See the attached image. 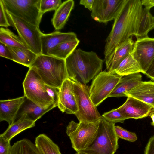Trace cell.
Returning a JSON list of instances; mask_svg holds the SVG:
<instances>
[{"mask_svg":"<svg viewBox=\"0 0 154 154\" xmlns=\"http://www.w3.org/2000/svg\"><path fill=\"white\" fill-rule=\"evenodd\" d=\"M100 122L77 123L72 121L69 123L66 133L72 147L76 152L86 149L93 143L97 134Z\"/></svg>","mask_w":154,"mask_h":154,"instance_id":"5","label":"cell"},{"mask_svg":"<svg viewBox=\"0 0 154 154\" xmlns=\"http://www.w3.org/2000/svg\"><path fill=\"white\" fill-rule=\"evenodd\" d=\"M10 142L0 136V154H9L11 147Z\"/></svg>","mask_w":154,"mask_h":154,"instance_id":"34","label":"cell"},{"mask_svg":"<svg viewBox=\"0 0 154 154\" xmlns=\"http://www.w3.org/2000/svg\"><path fill=\"white\" fill-rule=\"evenodd\" d=\"M24 96L0 101V120L9 125L14 121L16 115L24 100Z\"/></svg>","mask_w":154,"mask_h":154,"instance_id":"18","label":"cell"},{"mask_svg":"<svg viewBox=\"0 0 154 154\" xmlns=\"http://www.w3.org/2000/svg\"><path fill=\"white\" fill-rule=\"evenodd\" d=\"M142 81V76L140 73L122 76L109 97H125V94Z\"/></svg>","mask_w":154,"mask_h":154,"instance_id":"19","label":"cell"},{"mask_svg":"<svg viewBox=\"0 0 154 154\" xmlns=\"http://www.w3.org/2000/svg\"><path fill=\"white\" fill-rule=\"evenodd\" d=\"M74 91L78 108L75 114L79 122H94L102 117L90 96L89 88L86 85L73 81Z\"/></svg>","mask_w":154,"mask_h":154,"instance_id":"6","label":"cell"},{"mask_svg":"<svg viewBox=\"0 0 154 154\" xmlns=\"http://www.w3.org/2000/svg\"><path fill=\"white\" fill-rule=\"evenodd\" d=\"M115 124L102 116L94 141L82 151L88 154H114L118 148L119 139L115 132Z\"/></svg>","mask_w":154,"mask_h":154,"instance_id":"4","label":"cell"},{"mask_svg":"<svg viewBox=\"0 0 154 154\" xmlns=\"http://www.w3.org/2000/svg\"><path fill=\"white\" fill-rule=\"evenodd\" d=\"M131 54L138 63L141 72L145 74L154 59V38L137 39Z\"/></svg>","mask_w":154,"mask_h":154,"instance_id":"12","label":"cell"},{"mask_svg":"<svg viewBox=\"0 0 154 154\" xmlns=\"http://www.w3.org/2000/svg\"><path fill=\"white\" fill-rule=\"evenodd\" d=\"M115 71L121 76L141 72L138 63L131 53L121 62Z\"/></svg>","mask_w":154,"mask_h":154,"instance_id":"26","label":"cell"},{"mask_svg":"<svg viewBox=\"0 0 154 154\" xmlns=\"http://www.w3.org/2000/svg\"><path fill=\"white\" fill-rule=\"evenodd\" d=\"M9 154H40L30 140L24 138L15 143L11 146Z\"/></svg>","mask_w":154,"mask_h":154,"instance_id":"27","label":"cell"},{"mask_svg":"<svg viewBox=\"0 0 154 154\" xmlns=\"http://www.w3.org/2000/svg\"><path fill=\"white\" fill-rule=\"evenodd\" d=\"M144 154H154V135L149 139L145 147Z\"/></svg>","mask_w":154,"mask_h":154,"instance_id":"36","label":"cell"},{"mask_svg":"<svg viewBox=\"0 0 154 154\" xmlns=\"http://www.w3.org/2000/svg\"><path fill=\"white\" fill-rule=\"evenodd\" d=\"M149 115L152 120V122H151V124L154 126V112H151Z\"/></svg>","mask_w":154,"mask_h":154,"instance_id":"39","label":"cell"},{"mask_svg":"<svg viewBox=\"0 0 154 154\" xmlns=\"http://www.w3.org/2000/svg\"><path fill=\"white\" fill-rule=\"evenodd\" d=\"M122 76L115 71H104L94 78L89 92L90 98L96 107L109 97Z\"/></svg>","mask_w":154,"mask_h":154,"instance_id":"10","label":"cell"},{"mask_svg":"<svg viewBox=\"0 0 154 154\" xmlns=\"http://www.w3.org/2000/svg\"><path fill=\"white\" fill-rule=\"evenodd\" d=\"M77 39L76 34L73 32L63 33L57 31L49 34L42 33L41 37V54L48 55L49 51L58 45Z\"/></svg>","mask_w":154,"mask_h":154,"instance_id":"16","label":"cell"},{"mask_svg":"<svg viewBox=\"0 0 154 154\" xmlns=\"http://www.w3.org/2000/svg\"><path fill=\"white\" fill-rule=\"evenodd\" d=\"M9 48L12 55L13 61L29 68L38 56L28 48L11 47Z\"/></svg>","mask_w":154,"mask_h":154,"instance_id":"22","label":"cell"},{"mask_svg":"<svg viewBox=\"0 0 154 154\" xmlns=\"http://www.w3.org/2000/svg\"><path fill=\"white\" fill-rule=\"evenodd\" d=\"M145 74L148 77L154 80V59Z\"/></svg>","mask_w":154,"mask_h":154,"instance_id":"38","label":"cell"},{"mask_svg":"<svg viewBox=\"0 0 154 154\" xmlns=\"http://www.w3.org/2000/svg\"><path fill=\"white\" fill-rule=\"evenodd\" d=\"M23 85L24 96L37 105L47 107L54 103L47 93L45 83L33 69L29 68Z\"/></svg>","mask_w":154,"mask_h":154,"instance_id":"9","label":"cell"},{"mask_svg":"<svg viewBox=\"0 0 154 154\" xmlns=\"http://www.w3.org/2000/svg\"><path fill=\"white\" fill-rule=\"evenodd\" d=\"M6 10L15 16L39 27L43 14L41 0H2Z\"/></svg>","mask_w":154,"mask_h":154,"instance_id":"7","label":"cell"},{"mask_svg":"<svg viewBox=\"0 0 154 154\" xmlns=\"http://www.w3.org/2000/svg\"><path fill=\"white\" fill-rule=\"evenodd\" d=\"M153 29L154 17L150 9L143 6L141 0H126L114 20L105 45L114 51L119 45L133 36L137 39L148 37L149 32Z\"/></svg>","mask_w":154,"mask_h":154,"instance_id":"1","label":"cell"},{"mask_svg":"<svg viewBox=\"0 0 154 154\" xmlns=\"http://www.w3.org/2000/svg\"><path fill=\"white\" fill-rule=\"evenodd\" d=\"M134 44L132 37H131L116 47L108 71L115 70L121 62L132 52Z\"/></svg>","mask_w":154,"mask_h":154,"instance_id":"21","label":"cell"},{"mask_svg":"<svg viewBox=\"0 0 154 154\" xmlns=\"http://www.w3.org/2000/svg\"><path fill=\"white\" fill-rule=\"evenodd\" d=\"M0 56L13 60V56L9 47L0 42Z\"/></svg>","mask_w":154,"mask_h":154,"instance_id":"35","label":"cell"},{"mask_svg":"<svg viewBox=\"0 0 154 154\" xmlns=\"http://www.w3.org/2000/svg\"><path fill=\"white\" fill-rule=\"evenodd\" d=\"M79 42L77 39L61 43L50 50L48 55L65 60L76 49Z\"/></svg>","mask_w":154,"mask_h":154,"instance_id":"25","label":"cell"},{"mask_svg":"<svg viewBox=\"0 0 154 154\" xmlns=\"http://www.w3.org/2000/svg\"><path fill=\"white\" fill-rule=\"evenodd\" d=\"M35 122L26 119H19L9 125L6 131L0 135L6 140L11 141L22 131L35 126Z\"/></svg>","mask_w":154,"mask_h":154,"instance_id":"23","label":"cell"},{"mask_svg":"<svg viewBox=\"0 0 154 154\" xmlns=\"http://www.w3.org/2000/svg\"><path fill=\"white\" fill-rule=\"evenodd\" d=\"M29 68L34 69L45 84L60 88L68 78L65 60L51 55H38Z\"/></svg>","mask_w":154,"mask_h":154,"instance_id":"3","label":"cell"},{"mask_svg":"<svg viewBox=\"0 0 154 154\" xmlns=\"http://www.w3.org/2000/svg\"><path fill=\"white\" fill-rule=\"evenodd\" d=\"M74 5L73 0L66 1L62 2L55 11L51 22L56 30H60L63 28Z\"/></svg>","mask_w":154,"mask_h":154,"instance_id":"20","label":"cell"},{"mask_svg":"<svg viewBox=\"0 0 154 154\" xmlns=\"http://www.w3.org/2000/svg\"><path fill=\"white\" fill-rule=\"evenodd\" d=\"M94 1V0H81L79 1V4L91 11Z\"/></svg>","mask_w":154,"mask_h":154,"instance_id":"37","label":"cell"},{"mask_svg":"<svg viewBox=\"0 0 154 154\" xmlns=\"http://www.w3.org/2000/svg\"><path fill=\"white\" fill-rule=\"evenodd\" d=\"M68 78L86 85L102 70L104 60L93 51L75 49L65 60Z\"/></svg>","mask_w":154,"mask_h":154,"instance_id":"2","label":"cell"},{"mask_svg":"<svg viewBox=\"0 0 154 154\" xmlns=\"http://www.w3.org/2000/svg\"><path fill=\"white\" fill-rule=\"evenodd\" d=\"M0 42L9 47L27 48L19 37L8 29L2 27L0 28Z\"/></svg>","mask_w":154,"mask_h":154,"instance_id":"28","label":"cell"},{"mask_svg":"<svg viewBox=\"0 0 154 154\" xmlns=\"http://www.w3.org/2000/svg\"><path fill=\"white\" fill-rule=\"evenodd\" d=\"M152 109V107L148 104L128 97L125 103L116 109L127 119H136L147 117Z\"/></svg>","mask_w":154,"mask_h":154,"instance_id":"14","label":"cell"},{"mask_svg":"<svg viewBox=\"0 0 154 154\" xmlns=\"http://www.w3.org/2000/svg\"><path fill=\"white\" fill-rule=\"evenodd\" d=\"M35 143L40 154H61L58 146L44 134L36 137Z\"/></svg>","mask_w":154,"mask_h":154,"instance_id":"24","label":"cell"},{"mask_svg":"<svg viewBox=\"0 0 154 154\" xmlns=\"http://www.w3.org/2000/svg\"><path fill=\"white\" fill-rule=\"evenodd\" d=\"M24 96L23 102L16 115L14 122L19 119H28L35 122L45 113L57 106L54 103L47 107H41Z\"/></svg>","mask_w":154,"mask_h":154,"instance_id":"15","label":"cell"},{"mask_svg":"<svg viewBox=\"0 0 154 154\" xmlns=\"http://www.w3.org/2000/svg\"><path fill=\"white\" fill-rule=\"evenodd\" d=\"M6 11L11 26L17 30L19 37L27 48L37 55L41 54V37L42 33L39 27Z\"/></svg>","mask_w":154,"mask_h":154,"instance_id":"8","label":"cell"},{"mask_svg":"<svg viewBox=\"0 0 154 154\" xmlns=\"http://www.w3.org/2000/svg\"><path fill=\"white\" fill-rule=\"evenodd\" d=\"M62 3L61 0H41L40 10L43 14L48 11H56Z\"/></svg>","mask_w":154,"mask_h":154,"instance_id":"29","label":"cell"},{"mask_svg":"<svg viewBox=\"0 0 154 154\" xmlns=\"http://www.w3.org/2000/svg\"><path fill=\"white\" fill-rule=\"evenodd\" d=\"M102 116L108 122L114 124L118 122L123 123L125 120L127 119L116 109H113L105 113Z\"/></svg>","mask_w":154,"mask_h":154,"instance_id":"31","label":"cell"},{"mask_svg":"<svg viewBox=\"0 0 154 154\" xmlns=\"http://www.w3.org/2000/svg\"><path fill=\"white\" fill-rule=\"evenodd\" d=\"M126 0H94L91 16L95 20L107 23L114 20Z\"/></svg>","mask_w":154,"mask_h":154,"instance_id":"11","label":"cell"},{"mask_svg":"<svg viewBox=\"0 0 154 154\" xmlns=\"http://www.w3.org/2000/svg\"><path fill=\"white\" fill-rule=\"evenodd\" d=\"M57 106L63 113L68 114L75 115L78 111L73 81L69 78L64 81L60 88Z\"/></svg>","mask_w":154,"mask_h":154,"instance_id":"13","label":"cell"},{"mask_svg":"<svg viewBox=\"0 0 154 154\" xmlns=\"http://www.w3.org/2000/svg\"><path fill=\"white\" fill-rule=\"evenodd\" d=\"M115 133L118 138L123 139L127 141L134 142L137 139L135 133L129 131L119 126H115Z\"/></svg>","mask_w":154,"mask_h":154,"instance_id":"30","label":"cell"},{"mask_svg":"<svg viewBox=\"0 0 154 154\" xmlns=\"http://www.w3.org/2000/svg\"><path fill=\"white\" fill-rule=\"evenodd\" d=\"M75 154H88L83 151H80L78 152H76Z\"/></svg>","mask_w":154,"mask_h":154,"instance_id":"40","label":"cell"},{"mask_svg":"<svg viewBox=\"0 0 154 154\" xmlns=\"http://www.w3.org/2000/svg\"><path fill=\"white\" fill-rule=\"evenodd\" d=\"M10 26L5 6L2 0H0V26L7 28Z\"/></svg>","mask_w":154,"mask_h":154,"instance_id":"32","label":"cell"},{"mask_svg":"<svg viewBox=\"0 0 154 154\" xmlns=\"http://www.w3.org/2000/svg\"><path fill=\"white\" fill-rule=\"evenodd\" d=\"M45 87L48 94L52 99L54 103L57 106L60 88L51 87L46 84Z\"/></svg>","mask_w":154,"mask_h":154,"instance_id":"33","label":"cell"},{"mask_svg":"<svg viewBox=\"0 0 154 154\" xmlns=\"http://www.w3.org/2000/svg\"><path fill=\"white\" fill-rule=\"evenodd\" d=\"M132 97L152 106L154 109V82L142 81L125 95Z\"/></svg>","mask_w":154,"mask_h":154,"instance_id":"17","label":"cell"}]
</instances>
